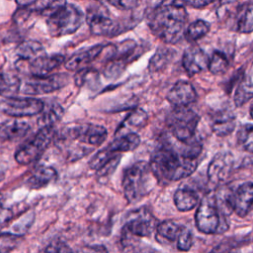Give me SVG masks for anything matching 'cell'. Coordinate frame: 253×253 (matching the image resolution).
<instances>
[{
    "instance_id": "cell-7",
    "label": "cell",
    "mask_w": 253,
    "mask_h": 253,
    "mask_svg": "<svg viewBox=\"0 0 253 253\" xmlns=\"http://www.w3.org/2000/svg\"><path fill=\"white\" fill-rule=\"evenodd\" d=\"M195 220L198 229L206 234L221 233L228 227L225 216L218 211L214 197L211 196L202 200L196 211Z\"/></svg>"
},
{
    "instance_id": "cell-18",
    "label": "cell",
    "mask_w": 253,
    "mask_h": 253,
    "mask_svg": "<svg viewBox=\"0 0 253 253\" xmlns=\"http://www.w3.org/2000/svg\"><path fill=\"white\" fill-rule=\"evenodd\" d=\"M103 49V44H96L89 48L82 49L74 53L70 58L65 61V68L70 71H80L85 68L89 63L94 61L101 54Z\"/></svg>"
},
{
    "instance_id": "cell-32",
    "label": "cell",
    "mask_w": 253,
    "mask_h": 253,
    "mask_svg": "<svg viewBox=\"0 0 253 253\" xmlns=\"http://www.w3.org/2000/svg\"><path fill=\"white\" fill-rule=\"evenodd\" d=\"M237 141L246 151L253 153V125L242 126L237 132Z\"/></svg>"
},
{
    "instance_id": "cell-31",
    "label": "cell",
    "mask_w": 253,
    "mask_h": 253,
    "mask_svg": "<svg viewBox=\"0 0 253 253\" xmlns=\"http://www.w3.org/2000/svg\"><path fill=\"white\" fill-rule=\"evenodd\" d=\"M209 70L214 75H220L224 73L228 68V60L224 53L220 51H214L211 58H209Z\"/></svg>"
},
{
    "instance_id": "cell-3",
    "label": "cell",
    "mask_w": 253,
    "mask_h": 253,
    "mask_svg": "<svg viewBox=\"0 0 253 253\" xmlns=\"http://www.w3.org/2000/svg\"><path fill=\"white\" fill-rule=\"evenodd\" d=\"M187 11L181 1L163 2L148 16L151 32L166 43L178 42L184 35Z\"/></svg>"
},
{
    "instance_id": "cell-29",
    "label": "cell",
    "mask_w": 253,
    "mask_h": 253,
    "mask_svg": "<svg viewBox=\"0 0 253 253\" xmlns=\"http://www.w3.org/2000/svg\"><path fill=\"white\" fill-rule=\"evenodd\" d=\"M182 227L183 225L173 220H165L156 226V230L158 236L162 237V239H165L167 241H176Z\"/></svg>"
},
{
    "instance_id": "cell-33",
    "label": "cell",
    "mask_w": 253,
    "mask_h": 253,
    "mask_svg": "<svg viewBox=\"0 0 253 253\" xmlns=\"http://www.w3.org/2000/svg\"><path fill=\"white\" fill-rule=\"evenodd\" d=\"M22 241V236L16 233L0 232V253H9L16 249Z\"/></svg>"
},
{
    "instance_id": "cell-41",
    "label": "cell",
    "mask_w": 253,
    "mask_h": 253,
    "mask_svg": "<svg viewBox=\"0 0 253 253\" xmlns=\"http://www.w3.org/2000/svg\"><path fill=\"white\" fill-rule=\"evenodd\" d=\"M109 4L113 5V6H116L117 8H120V9H131L133 7H135L138 2L137 1H109L108 2Z\"/></svg>"
},
{
    "instance_id": "cell-37",
    "label": "cell",
    "mask_w": 253,
    "mask_h": 253,
    "mask_svg": "<svg viewBox=\"0 0 253 253\" xmlns=\"http://www.w3.org/2000/svg\"><path fill=\"white\" fill-rule=\"evenodd\" d=\"M121 160V153L116 154L111 160H109L102 168H100L97 171V175L99 178H106L108 176H111L113 172L116 170L117 166L119 165Z\"/></svg>"
},
{
    "instance_id": "cell-38",
    "label": "cell",
    "mask_w": 253,
    "mask_h": 253,
    "mask_svg": "<svg viewBox=\"0 0 253 253\" xmlns=\"http://www.w3.org/2000/svg\"><path fill=\"white\" fill-rule=\"evenodd\" d=\"M147 121V115L142 110H135L133 111L126 120L130 126H133L135 127H141L145 125Z\"/></svg>"
},
{
    "instance_id": "cell-19",
    "label": "cell",
    "mask_w": 253,
    "mask_h": 253,
    "mask_svg": "<svg viewBox=\"0 0 253 253\" xmlns=\"http://www.w3.org/2000/svg\"><path fill=\"white\" fill-rule=\"evenodd\" d=\"M31 129L28 122L21 119H11L0 125V139L15 140L24 137Z\"/></svg>"
},
{
    "instance_id": "cell-35",
    "label": "cell",
    "mask_w": 253,
    "mask_h": 253,
    "mask_svg": "<svg viewBox=\"0 0 253 253\" xmlns=\"http://www.w3.org/2000/svg\"><path fill=\"white\" fill-rule=\"evenodd\" d=\"M116 154L113 151H111L108 147L98 151L89 161V167L93 170L98 171L100 168H102L109 160H111Z\"/></svg>"
},
{
    "instance_id": "cell-39",
    "label": "cell",
    "mask_w": 253,
    "mask_h": 253,
    "mask_svg": "<svg viewBox=\"0 0 253 253\" xmlns=\"http://www.w3.org/2000/svg\"><path fill=\"white\" fill-rule=\"evenodd\" d=\"M41 253H73L70 247L61 241H53L49 243Z\"/></svg>"
},
{
    "instance_id": "cell-28",
    "label": "cell",
    "mask_w": 253,
    "mask_h": 253,
    "mask_svg": "<svg viewBox=\"0 0 253 253\" xmlns=\"http://www.w3.org/2000/svg\"><path fill=\"white\" fill-rule=\"evenodd\" d=\"M253 98V70L245 75L238 84L234 93V103L237 107L244 105Z\"/></svg>"
},
{
    "instance_id": "cell-11",
    "label": "cell",
    "mask_w": 253,
    "mask_h": 253,
    "mask_svg": "<svg viewBox=\"0 0 253 253\" xmlns=\"http://www.w3.org/2000/svg\"><path fill=\"white\" fill-rule=\"evenodd\" d=\"M155 227V218L145 209H139L131 211L124 228V231L129 235L146 237L151 235Z\"/></svg>"
},
{
    "instance_id": "cell-36",
    "label": "cell",
    "mask_w": 253,
    "mask_h": 253,
    "mask_svg": "<svg viewBox=\"0 0 253 253\" xmlns=\"http://www.w3.org/2000/svg\"><path fill=\"white\" fill-rule=\"evenodd\" d=\"M176 242H177V247L179 250L189 251L193 245V235H192L191 231L187 227L183 226Z\"/></svg>"
},
{
    "instance_id": "cell-30",
    "label": "cell",
    "mask_w": 253,
    "mask_h": 253,
    "mask_svg": "<svg viewBox=\"0 0 253 253\" xmlns=\"http://www.w3.org/2000/svg\"><path fill=\"white\" fill-rule=\"evenodd\" d=\"M210 31V25L204 20H197L191 23L187 30L184 32L185 38L189 42H195L203 37H205Z\"/></svg>"
},
{
    "instance_id": "cell-16",
    "label": "cell",
    "mask_w": 253,
    "mask_h": 253,
    "mask_svg": "<svg viewBox=\"0 0 253 253\" xmlns=\"http://www.w3.org/2000/svg\"><path fill=\"white\" fill-rule=\"evenodd\" d=\"M86 20L91 33L95 36L113 37L119 31V24L102 13L89 12Z\"/></svg>"
},
{
    "instance_id": "cell-5",
    "label": "cell",
    "mask_w": 253,
    "mask_h": 253,
    "mask_svg": "<svg viewBox=\"0 0 253 253\" xmlns=\"http://www.w3.org/2000/svg\"><path fill=\"white\" fill-rule=\"evenodd\" d=\"M157 182L149 163L139 161L126 169L123 177V188L126 199L135 203L146 196Z\"/></svg>"
},
{
    "instance_id": "cell-1",
    "label": "cell",
    "mask_w": 253,
    "mask_h": 253,
    "mask_svg": "<svg viewBox=\"0 0 253 253\" xmlns=\"http://www.w3.org/2000/svg\"><path fill=\"white\" fill-rule=\"evenodd\" d=\"M201 150V145L196 141L185 144L180 150L165 142L154 150L149 165L158 182L178 181L196 170Z\"/></svg>"
},
{
    "instance_id": "cell-25",
    "label": "cell",
    "mask_w": 253,
    "mask_h": 253,
    "mask_svg": "<svg viewBox=\"0 0 253 253\" xmlns=\"http://www.w3.org/2000/svg\"><path fill=\"white\" fill-rule=\"evenodd\" d=\"M174 203L180 211H188L198 205L199 195L193 189L180 188L174 194Z\"/></svg>"
},
{
    "instance_id": "cell-24",
    "label": "cell",
    "mask_w": 253,
    "mask_h": 253,
    "mask_svg": "<svg viewBox=\"0 0 253 253\" xmlns=\"http://www.w3.org/2000/svg\"><path fill=\"white\" fill-rule=\"evenodd\" d=\"M16 54L22 61L29 62L45 54V51L40 42L31 40L22 42L16 47Z\"/></svg>"
},
{
    "instance_id": "cell-40",
    "label": "cell",
    "mask_w": 253,
    "mask_h": 253,
    "mask_svg": "<svg viewBox=\"0 0 253 253\" xmlns=\"http://www.w3.org/2000/svg\"><path fill=\"white\" fill-rule=\"evenodd\" d=\"M76 253H108V250L103 245H89L82 247Z\"/></svg>"
},
{
    "instance_id": "cell-17",
    "label": "cell",
    "mask_w": 253,
    "mask_h": 253,
    "mask_svg": "<svg viewBox=\"0 0 253 253\" xmlns=\"http://www.w3.org/2000/svg\"><path fill=\"white\" fill-rule=\"evenodd\" d=\"M182 63L185 70L190 75H194L202 72L208 67L209 57L201 47L194 45L185 50Z\"/></svg>"
},
{
    "instance_id": "cell-42",
    "label": "cell",
    "mask_w": 253,
    "mask_h": 253,
    "mask_svg": "<svg viewBox=\"0 0 253 253\" xmlns=\"http://www.w3.org/2000/svg\"><path fill=\"white\" fill-rule=\"evenodd\" d=\"M12 216H13V213L11 210L3 207L2 204L0 203V225L9 221L12 218Z\"/></svg>"
},
{
    "instance_id": "cell-21",
    "label": "cell",
    "mask_w": 253,
    "mask_h": 253,
    "mask_svg": "<svg viewBox=\"0 0 253 253\" xmlns=\"http://www.w3.org/2000/svg\"><path fill=\"white\" fill-rule=\"evenodd\" d=\"M212 130L220 136L228 135L235 126V118L228 111H219L212 117Z\"/></svg>"
},
{
    "instance_id": "cell-6",
    "label": "cell",
    "mask_w": 253,
    "mask_h": 253,
    "mask_svg": "<svg viewBox=\"0 0 253 253\" xmlns=\"http://www.w3.org/2000/svg\"><path fill=\"white\" fill-rule=\"evenodd\" d=\"M199 116L188 108H175L167 117V126L171 135L180 143L194 142L199 124Z\"/></svg>"
},
{
    "instance_id": "cell-8",
    "label": "cell",
    "mask_w": 253,
    "mask_h": 253,
    "mask_svg": "<svg viewBox=\"0 0 253 253\" xmlns=\"http://www.w3.org/2000/svg\"><path fill=\"white\" fill-rule=\"evenodd\" d=\"M55 130L53 126L42 127L15 153V160L21 165H28L38 160L50 142L54 139Z\"/></svg>"
},
{
    "instance_id": "cell-26",
    "label": "cell",
    "mask_w": 253,
    "mask_h": 253,
    "mask_svg": "<svg viewBox=\"0 0 253 253\" xmlns=\"http://www.w3.org/2000/svg\"><path fill=\"white\" fill-rule=\"evenodd\" d=\"M22 81L12 72L0 73V96L2 98H12L20 92Z\"/></svg>"
},
{
    "instance_id": "cell-22",
    "label": "cell",
    "mask_w": 253,
    "mask_h": 253,
    "mask_svg": "<svg viewBox=\"0 0 253 253\" xmlns=\"http://www.w3.org/2000/svg\"><path fill=\"white\" fill-rule=\"evenodd\" d=\"M63 113L64 109L58 103L50 102L47 105L43 103V109L38 120L39 126H41V128L53 126V125L61 119Z\"/></svg>"
},
{
    "instance_id": "cell-43",
    "label": "cell",
    "mask_w": 253,
    "mask_h": 253,
    "mask_svg": "<svg viewBox=\"0 0 253 253\" xmlns=\"http://www.w3.org/2000/svg\"><path fill=\"white\" fill-rule=\"evenodd\" d=\"M183 5H188L194 8H202L209 4H211V1H182Z\"/></svg>"
},
{
    "instance_id": "cell-10",
    "label": "cell",
    "mask_w": 253,
    "mask_h": 253,
    "mask_svg": "<svg viewBox=\"0 0 253 253\" xmlns=\"http://www.w3.org/2000/svg\"><path fill=\"white\" fill-rule=\"evenodd\" d=\"M69 77L64 73L49 74L42 77H33L21 83L20 91L26 95H42L54 92L68 83Z\"/></svg>"
},
{
    "instance_id": "cell-20",
    "label": "cell",
    "mask_w": 253,
    "mask_h": 253,
    "mask_svg": "<svg viewBox=\"0 0 253 253\" xmlns=\"http://www.w3.org/2000/svg\"><path fill=\"white\" fill-rule=\"evenodd\" d=\"M57 178V172L50 166H40L34 170L26 181V186L30 189L38 190L43 188L55 181Z\"/></svg>"
},
{
    "instance_id": "cell-4",
    "label": "cell",
    "mask_w": 253,
    "mask_h": 253,
    "mask_svg": "<svg viewBox=\"0 0 253 253\" xmlns=\"http://www.w3.org/2000/svg\"><path fill=\"white\" fill-rule=\"evenodd\" d=\"M46 14V28L53 38L75 33L84 21V14L79 7L65 1H54Z\"/></svg>"
},
{
    "instance_id": "cell-23",
    "label": "cell",
    "mask_w": 253,
    "mask_h": 253,
    "mask_svg": "<svg viewBox=\"0 0 253 253\" xmlns=\"http://www.w3.org/2000/svg\"><path fill=\"white\" fill-rule=\"evenodd\" d=\"M139 143V135L135 132H128L117 136L107 147L115 153H121L134 150Z\"/></svg>"
},
{
    "instance_id": "cell-9",
    "label": "cell",
    "mask_w": 253,
    "mask_h": 253,
    "mask_svg": "<svg viewBox=\"0 0 253 253\" xmlns=\"http://www.w3.org/2000/svg\"><path fill=\"white\" fill-rule=\"evenodd\" d=\"M43 109V102L34 97H12L0 99V112L20 119L41 114Z\"/></svg>"
},
{
    "instance_id": "cell-13",
    "label": "cell",
    "mask_w": 253,
    "mask_h": 253,
    "mask_svg": "<svg viewBox=\"0 0 253 253\" xmlns=\"http://www.w3.org/2000/svg\"><path fill=\"white\" fill-rule=\"evenodd\" d=\"M233 165V157L229 152H220L217 153L212 160L211 161L209 168H208V178L209 180L213 183L217 184L219 182L224 181Z\"/></svg>"
},
{
    "instance_id": "cell-14",
    "label": "cell",
    "mask_w": 253,
    "mask_h": 253,
    "mask_svg": "<svg viewBox=\"0 0 253 253\" xmlns=\"http://www.w3.org/2000/svg\"><path fill=\"white\" fill-rule=\"evenodd\" d=\"M253 206V182L241 184L231 194L232 211L238 216H245Z\"/></svg>"
},
{
    "instance_id": "cell-2",
    "label": "cell",
    "mask_w": 253,
    "mask_h": 253,
    "mask_svg": "<svg viewBox=\"0 0 253 253\" xmlns=\"http://www.w3.org/2000/svg\"><path fill=\"white\" fill-rule=\"evenodd\" d=\"M107 129L98 125L81 124L65 126L54 141L68 160H77L87 155L94 147L101 145L107 138Z\"/></svg>"
},
{
    "instance_id": "cell-44",
    "label": "cell",
    "mask_w": 253,
    "mask_h": 253,
    "mask_svg": "<svg viewBox=\"0 0 253 253\" xmlns=\"http://www.w3.org/2000/svg\"><path fill=\"white\" fill-rule=\"evenodd\" d=\"M250 115H251V117H252V119H253V108H252L251 111H250Z\"/></svg>"
},
{
    "instance_id": "cell-27",
    "label": "cell",
    "mask_w": 253,
    "mask_h": 253,
    "mask_svg": "<svg viewBox=\"0 0 253 253\" xmlns=\"http://www.w3.org/2000/svg\"><path fill=\"white\" fill-rule=\"evenodd\" d=\"M235 28L239 33L248 34L253 32V3H245L240 6L236 13Z\"/></svg>"
},
{
    "instance_id": "cell-34",
    "label": "cell",
    "mask_w": 253,
    "mask_h": 253,
    "mask_svg": "<svg viewBox=\"0 0 253 253\" xmlns=\"http://www.w3.org/2000/svg\"><path fill=\"white\" fill-rule=\"evenodd\" d=\"M171 50L166 48H159L152 56L149 62V69L151 71H157L164 68L167 65L169 59H171Z\"/></svg>"
},
{
    "instance_id": "cell-15",
    "label": "cell",
    "mask_w": 253,
    "mask_h": 253,
    "mask_svg": "<svg viewBox=\"0 0 253 253\" xmlns=\"http://www.w3.org/2000/svg\"><path fill=\"white\" fill-rule=\"evenodd\" d=\"M197 99V93L193 85L188 81H178L167 94V100L176 108H186Z\"/></svg>"
},
{
    "instance_id": "cell-12",
    "label": "cell",
    "mask_w": 253,
    "mask_h": 253,
    "mask_svg": "<svg viewBox=\"0 0 253 253\" xmlns=\"http://www.w3.org/2000/svg\"><path fill=\"white\" fill-rule=\"evenodd\" d=\"M65 61L63 54H43L27 63V68L33 77L49 75V72L60 66Z\"/></svg>"
}]
</instances>
